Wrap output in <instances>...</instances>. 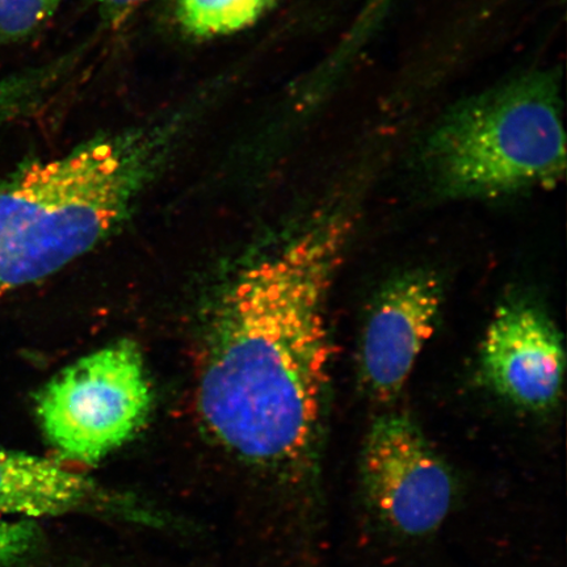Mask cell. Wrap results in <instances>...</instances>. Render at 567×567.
Returning a JSON list of instances; mask_svg holds the SVG:
<instances>
[{"label": "cell", "mask_w": 567, "mask_h": 567, "mask_svg": "<svg viewBox=\"0 0 567 567\" xmlns=\"http://www.w3.org/2000/svg\"><path fill=\"white\" fill-rule=\"evenodd\" d=\"M360 477L374 515L402 536L421 537L441 527L455 498L450 466L403 414L374 421L361 451Z\"/></svg>", "instance_id": "5"}, {"label": "cell", "mask_w": 567, "mask_h": 567, "mask_svg": "<svg viewBox=\"0 0 567 567\" xmlns=\"http://www.w3.org/2000/svg\"><path fill=\"white\" fill-rule=\"evenodd\" d=\"M443 290L431 274H409L382 290L365 326L360 372L364 385L381 402L405 386L425 343L434 334Z\"/></svg>", "instance_id": "7"}, {"label": "cell", "mask_w": 567, "mask_h": 567, "mask_svg": "<svg viewBox=\"0 0 567 567\" xmlns=\"http://www.w3.org/2000/svg\"><path fill=\"white\" fill-rule=\"evenodd\" d=\"M68 68L66 61L0 76V127L28 115L45 101Z\"/></svg>", "instance_id": "10"}, {"label": "cell", "mask_w": 567, "mask_h": 567, "mask_svg": "<svg viewBox=\"0 0 567 567\" xmlns=\"http://www.w3.org/2000/svg\"><path fill=\"white\" fill-rule=\"evenodd\" d=\"M94 481L59 461L0 449V516H59L106 507Z\"/></svg>", "instance_id": "8"}, {"label": "cell", "mask_w": 567, "mask_h": 567, "mask_svg": "<svg viewBox=\"0 0 567 567\" xmlns=\"http://www.w3.org/2000/svg\"><path fill=\"white\" fill-rule=\"evenodd\" d=\"M423 161L455 196L556 186L566 168L559 75L530 70L453 105L432 127Z\"/></svg>", "instance_id": "3"}, {"label": "cell", "mask_w": 567, "mask_h": 567, "mask_svg": "<svg viewBox=\"0 0 567 567\" xmlns=\"http://www.w3.org/2000/svg\"><path fill=\"white\" fill-rule=\"evenodd\" d=\"M351 233L349 213H326L245 267L219 299L197 406L234 455L269 467L315 463L329 388L324 305Z\"/></svg>", "instance_id": "1"}, {"label": "cell", "mask_w": 567, "mask_h": 567, "mask_svg": "<svg viewBox=\"0 0 567 567\" xmlns=\"http://www.w3.org/2000/svg\"><path fill=\"white\" fill-rule=\"evenodd\" d=\"M146 0H97L105 23L118 25Z\"/></svg>", "instance_id": "13"}, {"label": "cell", "mask_w": 567, "mask_h": 567, "mask_svg": "<svg viewBox=\"0 0 567 567\" xmlns=\"http://www.w3.org/2000/svg\"><path fill=\"white\" fill-rule=\"evenodd\" d=\"M40 530L32 519L0 516V567H18L32 556Z\"/></svg>", "instance_id": "12"}, {"label": "cell", "mask_w": 567, "mask_h": 567, "mask_svg": "<svg viewBox=\"0 0 567 567\" xmlns=\"http://www.w3.org/2000/svg\"><path fill=\"white\" fill-rule=\"evenodd\" d=\"M276 3L278 0H176L175 16L189 38L209 40L248 30Z\"/></svg>", "instance_id": "9"}, {"label": "cell", "mask_w": 567, "mask_h": 567, "mask_svg": "<svg viewBox=\"0 0 567 567\" xmlns=\"http://www.w3.org/2000/svg\"><path fill=\"white\" fill-rule=\"evenodd\" d=\"M486 385L530 411H545L561 394L565 350L550 319L535 307L512 303L496 311L481 352Z\"/></svg>", "instance_id": "6"}, {"label": "cell", "mask_w": 567, "mask_h": 567, "mask_svg": "<svg viewBox=\"0 0 567 567\" xmlns=\"http://www.w3.org/2000/svg\"><path fill=\"white\" fill-rule=\"evenodd\" d=\"M63 0H0V44L24 40L40 30Z\"/></svg>", "instance_id": "11"}, {"label": "cell", "mask_w": 567, "mask_h": 567, "mask_svg": "<svg viewBox=\"0 0 567 567\" xmlns=\"http://www.w3.org/2000/svg\"><path fill=\"white\" fill-rule=\"evenodd\" d=\"M172 124L96 137L0 183V299L49 278L123 221Z\"/></svg>", "instance_id": "2"}, {"label": "cell", "mask_w": 567, "mask_h": 567, "mask_svg": "<svg viewBox=\"0 0 567 567\" xmlns=\"http://www.w3.org/2000/svg\"><path fill=\"white\" fill-rule=\"evenodd\" d=\"M152 403L144 357L122 340L54 375L35 395L34 410L62 457L96 464L137 434Z\"/></svg>", "instance_id": "4"}]
</instances>
